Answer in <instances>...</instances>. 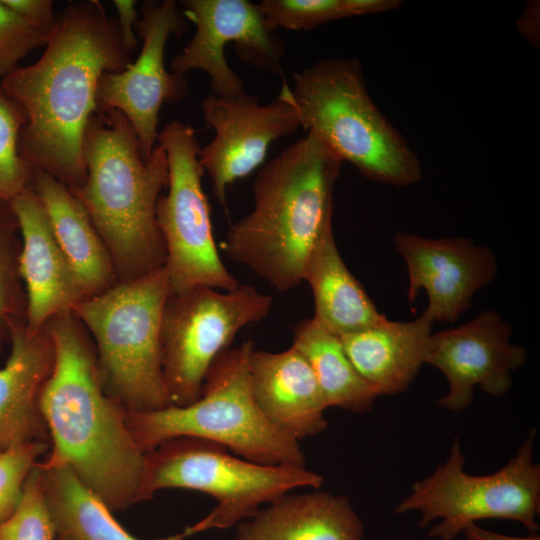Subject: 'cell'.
I'll use <instances>...</instances> for the list:
<instances>
[{
	"instance_id": "1",
	"label": "cell",
	"mask_w": 540,
	"mask_h": 540,
	"mask_svg": "<svg viewBox=\"0 0 540 540\" xmlns=\"http://www.w3.org/2000/svg\"><path fill=\"white\" fill-rule=\"evenodd\" d=\"M131 63L117 19L99 1L70 2L57 14L40 58L0 83L24 112L19 147L36 172L70 189L84 183L82 144L97 112L98 83L104 73L121 72Z\"/></svg>"
},
{
	"instance_id": "2",
	"label": "cell",
	"mask_w": 540,
	"mask_h": 540,
	"mask_svg": "<svg viewBox=\"0 0 540 540\" xmlns=\"http://www.w3.org/2000/svg\"><path fill=\"white\" fill-rule=\"evenodd\" d=\"M55 364L40 400L49 435L45 466H67L112 511L145 501V454L133 438L125 409L104 390L94 344L68 312L45 325Z\"/></svg>"
},
{
	"instance_id": "3",
	"label": "cell",
	"mask_w": 540,
	"mask_h": 540,
	"mask_svg": "<svg viewBox=\"0 0 540 540\" xmlns=\"http://www.w3.org/2000/svg\"><path fill=\"white\" fill-rule=\"evenodd\" d=\"M341 165L311 132L265 162L253 184V209L227 233V256L276 290L298 286L315 244L332 226Z\"/></svg>"
},
{
	"instance_id": "4",
	"label": "cell",
	"mask_w": 540,
	"mask_h": 540,
	"mask_svg": "<svg viewBox=\"0 0 540 540\" xmlns=\"http://www.w3.org/2000/svg\"><path fill=\"white\" fill-rule=\"evenodd\" d=\"M84 183L69 188L104 242L117 280L128 281L164 266L166 250L156 206L168 185V161L160 143L143 158L138 138L118 110L95 112L82 144Z\"/></svg>"
},
{
	"instance_id": "5",
	"label": "cell",
	"mask_w": 540,
	"mask_h": 540,
	"mask_svg": "<svg viewBox=\"0 0 540 540\" xmlns=\"http://www.w3.org/2000/svg\"><path fill=\"white\" fill-rule=\"evenodd\" d=\"M292 98L303 129L365 178L405 187L422 167L407 140L374 103L355 58H324L293 74Z\"/></svg>"
},
{
	"instance_id": "6",
	"label": "cell",
	"mask_w": 540,
	"mask_h": 540,
	"mask_svg": "<svg viewBox=\"0 0 540 540\" xmlns=\"http://www.w3.org/2000/svg\"><path fill=\"white\" fill-rule=\"evenodd\" d=\"M253 348L248 340L222 351L193 403L126 412L139 448L147 453L170 439L193 437L215 442L254 463L305 467L299 441L270 423L254 400L249 378Z\"/></svg>"
},
{
	"instance_id": "7",
	"label": "cell",
	"mask_w": 540,
	"mask_h": 540,
	"mask_svg": "<svg viewBox=\"0 0 540 540\" xmlns=\"http://www.w3.org/2000/svg\"><path fill=\"white\" fill-rule=\"evenodd\" d=\"M169 295L163 267L119 281L72 310L90 335L105 392L126 412L172 405L162 371L160 328Z\"/></svg>"
},
{
	"instance_id": "8",
	"label": "cell",
	"mask_w": 540,
	"mask_h": 540,
	"mask_svg": "<svg viewBox=\"0 0 540 540\" xmlns=\"http://www.w3.org/2000/svg\"><path fill=\"white\" fill-rule=\"evenodd\" d=\"M323 477L305 467L263 465L232 456L215 442L178 437L145 454V500L162 489L206 493L215 507L202 520L185 528L188 536L209 529H225L253 517L263 503H271L294 489L319 488Z\"/></svg>"
},
{
	"instance_id": "9",
	"label": "cell",
	"mask_w": 540,
	"mask_h": 540,
	"mask_svg": "<svg viewBox=\"0 0 540 540\" xmlns=\"http://www.w3.org/2000/svg\"><path fill=\"white\" fill-rule=\"evenodd\" d=\"M535 435L532 430L505 466L484 476L465 472V457L455 438L446 461L431 476L415 482L395 513L419 512L421 528L440 519L428 533L438 540H454L469 524L496 518L515 520L536 534L540 466L533 462Z\"/></svg>"
},
{
	"instance_id": "10",
	"label": "cell",
	"mask_w": 540,
	"mask_h": 540,
	"mask_svg": "<svg viewBox=\"0 0 540 540\" xmlns=\"http://www.w3.org/2000/svg\"><path fill=\"white\" fill-rule=\"evenodd\" d=\"M157 142L168 161V190L159 197L156 223L166 250L169 294L197 286L235 290L239 282L223 264L214 241L195 129L172 121L159 132Z\"/></svg>"
},
{
	"instance_id": "11",
	"label": "cell",
	"mask_w": 540,
	"mask_h": 540,
	"mask_svg": "<svg viewBox=\"0 0 540 540\" xmlns=\"http://www.w3.org/2000/svg\"><path fill=\"white\" fill-rule=\"evenodd\" d=\"M271 296L250 285L219 292L197 286L169 294L162 312L160 347L164 381L172 405L186 406L202 393L215 358L246 325L266 318Z\"/></svg>"
},
{
	"instance_id": "12",
	"label": "cell",
	"mask_w": 540,
	"mask_h": 540,
	"mask_svg": "<svg viewBox=\"0 0 540 540\" xmlns=\"http://www.w3.org/2000/svg\"><path fill=\"white\" fill-rule=\"evenodd\" d=\"M187 19L174 0H147L141 7L135 31L142 40L137 59L125 70L102 75L97 87V111H120L138 138L148 159L158 141L159 112L163 103L181 101L188 92L183 75L168 71L165 48L171 35L180 37Z\"/></svg>"
},
{
	"instance_id": "13",
	"label": "cell",
	"mask_w": 540,
	"mask_h": 540,
	"mask_svg": "<svg viewBox=\"0 0 540 540\" xmlns=\"http://www.w3.org/2000/svg\"><path fill=\"white\" fill-rule=\"evenodd\" d=\"M183 14L195 33L170 61L172 72L183 75L199 69L210 77L212 93L230 97L245 92L231 69L225 47L233 43L239 59L250 66L283 76L285 44L269 28L258 4L248 0H183Z\"/></svg>"
},
{
	"instance_id": "14",
	"label": "cell",
	"mask_w": 540,
	"mask_h": 540,
	"mask_svg": "<svg viewBox=\"0 0 540 540\" xmlns=\"http://www.w3.org/2000/svg\"><path fill=\"white\" fill-rule=\"evenodd\" d=\"M201 109L214 137L201 147L199 161L214 197L226 208L228 187L262 166L274 141L301 127L299 114L284 79L279 95L267 104L246 91L230 97L211 93Z\"/></svg>"
},
{
	"instance_id": "15",
	"label": "cell",
	"mask_w": 540,
	"mask_h": 540,
	"mask_svg": "<svg viewBox=\"0 0 540 540\" xmlns=\"http://www.w3.org/2000/svg\"><path fill=\"white\" fill-rule=\"evenodd\" d=\"M511 326L486 310L461 326L432 333L425 363L439 369L449 389L438 404L451 411L467 408L480 386L500 397L512 385L511 372L527 359L524 347L509 341Z\"/></svg>"
},
{
	"instance_id": "16",
	"label": "cell",
	"mask_w": 540,
	"mask_h": 540,
	"mask_svg": "<svg viewBox=\"0 0 540 540\" xmlns=\"http://www.w3.org/2000/svg\"><path fill=\"white\" fill-rule=\"evenodd\" d=\"M393 242L407 266L409 303L424 289L425 311L434 322H455L470 307L474 294L496 277L494 253L468 238L398 232Z\"/></svg>"
},
{
	"instance_id": "17",
	"label": "cell",
	"mask_w": 540,
	"mask_h": 540,
	"mask_svg": "<svg viewBox=\"0 0 540 540\" xmlns=\"http://www.w3.org/2000/svg\"><path fill=\"white\" fill-rule=\"evenodd\" d=\"M10 204L20 236L18 267L26 295V325L37 331L51 318L72 312L87 295L55 239L33 186Z\"/></svg>"
},
{
	"instance_id": "18",
	"label": "cell",
	"mask_w": 540,
	"mask_h": 540,
	"mask_svg": "<svg viewBox=\"0 0 540 540\" xmlns=\"http://www.w3.org/2000/svg\"><path fill=\"white\" fill-rule=\"evenodd\" d=\"M9 345L0 368V452L31 441L49 443L40 400L54 369L53 340L45 326L34 331L23 319L12 324Z\"/></svg>"
},
{
	"instance_id": "19",
	"label": "cell",
	"mask_w": 540,
	"mask_h": 540,
	"mask_svg": "<svg viewBox=\"0 0 540 540\" xmlns=\"http://www.w3.org/2000/svg\"><path fill=\"white\" fill-rule=\"evenodd\" d=\"M249 378L257 406L278 429L299 441L327 427L326 399L308 361L294 346L275 353L253 348Z\"/></svg>"
},
{
	"instance_id": "20",
	"label": "cell",
	"mask_w": 540,
	"mask_h": 540,
	"mask_svg": "<svg viewBox=\"0 0 540 540\" xmlns=\"http://www.w3.org/2000/svg\"><path fill=\"white\" fill-rule=\"evenodd\" d=\"M434 320L425 311L412 321L380 322L340 336L354 368L379 395L405 391L425 363Z\"/></svg>"
},
{
	"instance_id": "21",
	"label": "cell",
	"mask_w": 540,
	"mask_h": 540,
	"mask_svg": "<svg viewBox=\"0 0 540 540\" xmlns=\"http://www.w3.org/2000/svg\"><path fill=\"white\" fill-rule=\"evenodd\" d=\"M349 499L329 492L285 494L240 524L236 540H362Z\"/></svg>"
},
{
	"instance_id": "22",
	"label": "cell",
	"mask_w": 540,
	"mask_h": 540,
	"mask_svg": "<svg viewBox=\"0 0 540 540\" xmlns=\"http://www.w3.org/2000/svg\"><path fill=\"white\" fill-rule=\"evenodd\" d=\"M32 186L48 216L55 239L88 297L118 282L110 254L86 210L69 188L36 172Z\"/></svg>"
},
{
	"instance_id": "23",
	"label": "cell",
	"mask_w": 540,
	"mask_h": 540,
	"mask_svg": "<svg viewBox=\"0 0 540 540\" xmlns=\"http://www.w3.org/2000/svg\"><path fill=\"white\" fill-rule=\"evenodd\" d=\"M303 280L309 284L314 296L315 313L312 319L338 337L386 318L343 261L332 226L323 232L315 244Z\"/></svg>"
},
{
	"instance_id": "24",
	"label": "cell",
	"mask_w": 540,
	"mask_h": 540,
	"mask_svg": "<svg viewBox=\"0 0 540 540\" xmlns=\"http://www.w3.org/2000/svg\"><path fill=\"white\" fill-rule=\"evenodd\" d=\"M56 540H140L113 517L108 506L67 466L38 462ZM181 533L157 540H183Z\"/></svg>"
},
{
	"instance_id": "25",
	"label": "cell",
	"mask_w": 540,
	"mask_h": 540,
	"mask_svg": "<svg viewBox=\"0 0 540 540\" xmlns=\"http://www.w3.org/2000/svg\"><path fill=\"white\" fill-rule=\"evenodd\" d=\"M292 346L311 366L328 407L363 412L372 406L378 394L354 368L338 336L305 319L293 326Z\"/></svg>"
},
{
	"instance_id": "26",
	"label": "cell",
	"mask_w": 540,
	"mask_h": 540,
	"mask_svg": "<svg viewBox=\"0 0 540 540\" xmlns=\"http://www.w3.org/2000/svg\"><path fill=\"white\" fill-rule=\"evenodd\" d=\"M399 0H263L258 6L270 29L307 31L331 21L397 9Z\"/></svg>"
},
{
	"instance_id": "27",
	"label": "cell",
	"mask_w": 540,
	"mask_h": 540,
	"mask_svg": "<svg viewBox=\"0 0 540 540\" xmlns=\"http://www.w3.org/2000/svg\"><path fill=\"white\" fill-rule=\"evenodd\" d=\"M20 236L10 202H0V356L13 323L26 319V295L20 277Z\"/></svg>"
},
{
	"instance_id": "28",
	"label": "cell",
	"mask_w": 540,
	"mask_h": 540,
	"mask_svg": "<svg viewBox=\"0 0 540 540\" xmlns=\"http://www.w3.org/2000/svg\"><path fill=\"white\" fill-rule=\"evenodd\" d=\"M25 121L22 109L0 88V202H11L31 186L36 173L20 152Z\"/></svg>"
},
{
	"instance_id": "29",
	"label": "cell",
	"mask_w": 540,
	"mask_h": 540,
	"mask_svg": "<svg viewBox=\"0 0 540 540\" xmlns=\"http://www.w3.org/2000/svg\"><path fill=\"white\" fill-rule=\"evenodd\" d=\"M0 540H56L38 462L24 482L15 510L0 523Z\"/></svg>"
},
{
	"instance_id": "30",
	"label": "cell",
	"mask_w": 540,
	"mask_h": 540,
	"mask_svg": "<svg viewBox=\"0 0 540 540\" xmlns=\"http://www.w3.org/2000/svg\"><path fill=\"white\" fill-rule=\"evenodd\" d=\"M47 32L11 10L0 0V83L32 50L45 46Z\"/></svg>"
},
{
	"instance_id": "31",
	"label": "cell",
	"mask_w": 540,
	"mask_h": 540,
	"mask_svg": "<svg viewBox=\"0 0 540 540\" xmlns=\"http://www.w3.org/2000/svg\"><path fill=\"white\" fill-rule=\"evenodd\" d=\"M45 441H31L0 452V523L15 510L31 469L49 449Z\"/></svg>"
},
{
	"instance_id": "32",
	"label": "cell",
	"mask_w": 540,
	"mask_h": 540,
	"mask_svg": "<svg viewBox=\"0 0 540 540\" xmlns=\"http://www.w3.org/2000/svg\"><path fill=\"white\" fill-rule=\"evenodd\" d=\"M11 10L31 24L52 32L57 15L50 0H2Z\"/></svg>"
},
{
	"instance_id": "33",
	"label": "cell",
	"mask_w": 540,
	"mask_h": 540,
	"mask_svg": "<svg viewBox=\"0 0 540 540\" xmlns=\"http://www.w3.org/2000/svg\"><path fill=\"white\" fill-rule=\"evenodd\" d=\"M113 5L118 13V26L120 28L123 44L128 53H133L138 47V38L135 26L139 20L134 0H113Z\"/></svg>"
},
{
	"instance_id": "34",
	"label": "cell",
	"mask_w": 540,
	"mask_h": 540,
	"mask_svg": "<svg viewBox=\"0 0 540 540\" xmlns=\"http://www.w3.org/2000/svg\"><path fill=\"white\" fill-rule=\"evenodd\" d=\"M463 533L467 540H540L536 534L528 537H515L495 533L479 527L476 523L466 526Z\"/></svg>"
}]
</instances>
